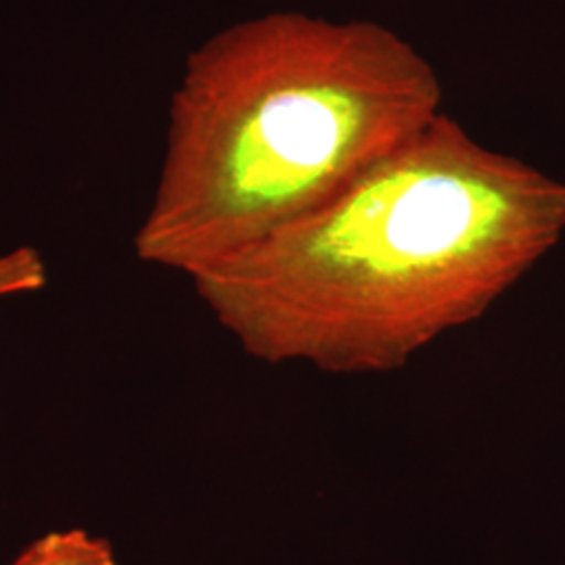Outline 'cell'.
Returning <instances> with one entry per match:
<instances>
[{
    "mask_svg": "<svg viewBox=\"0 0 565 565\" xmlns=\"http://www.w3.org/2000/svg\"><path fill=\"white\" fill-rule=\"evenodd\" d=\"M431 63L375 21L268 13L195 49L135 252L193 277L359 181L443 114Z\"/></svg>",
    "mask_w": 565,
    "mask_h": 565,
    "instance_id": "obj_2",
    "label": "cell"
},
{
    "mask_svg": "<svg viewBox=\"0 0 565 565\" xmlns=\"http://www.w3.org/2000/svg\"><path fill=\"white\" fill-rule=\"evenodd\" d=\"M9 565H118V557L107 539L72 527L36 539Z\"/></svg>",
    "mask_w": 565,
    "mask_h": 565,
    "instance_id": "obj_3",
    "label": "cell"
},
{
    "mask_svg": "<svg viewBox=\"0 0 565 565\" xmlns=\"http://www.w3.org/2000/svg\"><path fill=\"white\" fill-rule=\"evenodd\" d=\"M46 281L49 270L39 249L25 245L0 256V298L39 291Z\"/></svg>",
    "mask_w": 565,
    "mask_h": 565,
    "instance_id": "obj_4",
    "label": "cell"
},
{
    "mask_svg": "<svg viewBox=\"0 0 565 565\" xmlns=\"http://www.w3.org/2000/svg\"><path fill=\"white\" fill-rule=\"evenodd\" d=\"M564 231L565 182L440 114L335 200L189 279L256 361L392 373L484 317Z\"/></svg>",
    "mask_w": 565,
    "mask_h": 565,
    "instance_id": "obj_1",
    "label": "cell"
}]
</instances>
